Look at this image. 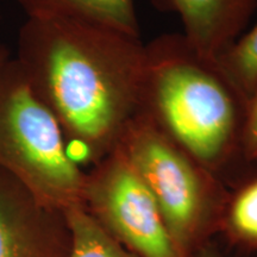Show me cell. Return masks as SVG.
I'll list each match as a JSON object with an SVG mask.
<instances>
[{"label":"cell","instance_id":"1","mask_svg":"<svg viewBox=\"0 0 257 257\" xmlns=\"http://www.w3.org/2000/svg\"><path fill=\"white\" fill-rule=\"evenodd\" d=\"M15 59L60 124L74 162L94 166L117 149L140 107V37L70 19L27 18Z\"/></svg>","mask_w":257,"mask_h":257},{"label":"cell","instance_id":"2","mask_svg":"<svg viewBox=\"0 0 257 257\" xmlns=\"http://www.w3.org/2000/svg\"><path fill=\"white\" fill-rule=\"evenodd\" d=\"M248 107L218 61L199 53L182 34L144 44L138 113L224 182L243 163Z\"/></svg>","mask_w":257,"mask_h":257},{"label":"cell","instance_id":"3","mask_svg":"<svg viewBox=\"0 0 257 257\" xmlns=\"http://www.w3.org/2000/svg\"><path fill=\"white\" fill-rule=\"evenodd\" d=\"M118 148L152 193L181 257L211 244L230 193L223 180L141 113Z\"/></svg>","mask_w":257,"mask_h":257},{"label":"cell","instance_id":"4","mask_svg":"<svg viewBox=\"0 0 257 257\" xmlns=\"http://www.w3.org/2000/svg\"><path fill=\"white\" fill-rule=\"evenodd\" d=\"M0 169L43 206L83 207L87 173L70 159L60 124L12 57L0 68Z\"/></svg>","mask_w":257,"mask_h":257},{"label":"cell","instance_id":"5","mask_svg":"<svg viewBox=\"0 0 257 257\" xmlns=\"http://www.w3.org/2000/svg\"><path fill=\"white\" fill-rule=\"evenodd\" d=\"M83 208L137 257H181L152 193L118 147L86 175Z\"/></svg>","mask_w":257,"mask_h":257},{"label":"cell","instance_id":"6","mask_svg":"<svg viewBox=\"0 0 257 257\" xmlns=\"http://www.w3.org/2000/svg\"><path fill=\"white\" fill-rule=\"evenodd\" d=\"M72 243L66 214L0 169V257H69Z\"/></svg>","mask_w":257,"mask_h":257},{"label":"cell","instance_id":"7","mask_svg":"<svg viewBox=\"0 0 257 257\" xmlns=\"http://www.w3.org/2000/svg\"><path fill=\"white\" fill-rule=\"evenodd\" d=\"M178 15L182 35L202 55L217 60L238 38L257 9V0H153Z\"/></svg>","mask_w":257,"mask_h":257},{"label":"cell","instance_id":"8","mask_svg":"<svg viewBox=\"0 0 257 257\" xmlns=\"http://www.w3.org/2000/svg\"><path fill=\"white\" fill-rule=\"evenodd\" d=\"M27 18L70 19L140 37L135 0H16Z\"/></svg>","mask_w":257,"mask_h":257},{"label":"cell","instance_id":"9","mask_svg":"<svg viewBox=\"0 0 257 257\" xmlns=\"http://www.w3.org/2000/svg\"><path fill=\"white\" fill-rule=\"evenodd\" d=\"M219 233L236 248L257 251V170L232 185Z\"/></svg>","mask_w":257,"mask_h":257},{"label":"cell","instance_id":"10","mask_svg":"<svg viewBox=\"0 0 257 257\" xmlns=\"http://www.w3.org/2000/svg\"><path fill=\"white\" fill-rule=\"evenodd\" d=\"M64 214L73 237L69 257H137L106 233L83 207L70 208Z\"/></svg>","mask_w":257,"mask_h":257},{"label":"cell","instance_id":"11","mask_svg":"<svg viewBox=\"0 0 257 257\" xmlns=\"http://www.w3.org/2000/svg\"><path fill=\"white\" fill-rule=\"evenodd\" d=\"M217 61L234 87L250 101L257 89V23L240 35Z\"/></svg>","mask_w":257,"mask_h":257},{"label":"cell","instance_id":"12","mask_svg":"<svg viewBox=\"0 0 257 257\" xmlns=\"http://www.w3.org/2000/svg\"><path fill=\"white\" fill-rule=\"evenodd\" d=\"M242 159L244 165H249L257 170V89L249 101L242 143Z\"/></svg>","mask_w":257,"mask_h":257},{"label":"cell","instance_id":"13","mask_svg":"<svg viewBox=\"0 0 257 257\" xmlns=\"http://www.w3.org/2000/svg\"><path fill=\"white\" fill-rule=\"evenodd\" d=\"M193 257H227L225 256L224 253H221L219 250L212 246V244H208V245L202 248L200 251H198Z\"/></svg>","mask_w":257,"mask_h":257},{"label":"cell","instance_id":"14","mask_svg":"<svg viewBox=\"0 0 257 257\" xmlns=\"http://www.w3.org/2000/svg\"><path fill=\"white\" fill-rule=\"evenodd\" d=\"M10 59H11V54H10L9 48L0 43V68H2Z\"/></svg>","mask_w":257,"mask_h":257}]
</instances>
